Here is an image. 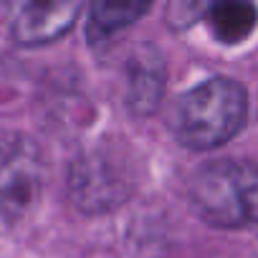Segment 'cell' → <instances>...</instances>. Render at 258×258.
Listing matches in <instances>:
<instances>
[{
	"instance_id": "6da1fadb",
	"label": "cell",
	"mask_w": 258,
	"mask_h": 258,
	"mask_svg": "<svg viewBox=\"0 0 258 258\" xmlns=\"http://www.w3.org/2000/svg\"><path fill=\"white\" fill-rule=\"evenodd\" d=\"M248 119V91L233 76H213L187 89L170 111V132L177 145L208 152L230 142Z\"/></svg>"
},
{
	"instance_id": "7a4b0ae2",
	"label": "cell",
	"mask_w": 258,
	"mask_h": 258,
	"mask_svg": "<svg viewBox=\"0 0 258 258\" xmlns=\"http://www.w3.org/2000/svg\"><path fill=\"white\" fill-rule=\"evenodd\" d=\"M190 210L208 225L245 230L255 223L258 175L248 160H210L187 185Z\"/></svg>"
},
{
	"instance_id": "3957f363",
	"label": "cell",
	"mask_w": 258,
	"mask_h": 258,
	"mask_svg": "<svg viewBox=\"0 0 258 258\" xmlns=\"http://www.w3.org/2000/svg\"><path fill=\"white\" fill-rule=\"evenodd\" d=\"M135 187L137 175L132 155L114 140L94 142L69 167L71 203L86 215H101L124 205Z\"/></svg>"
},
{
	"instance_id": "277c9868",
	"label": "cell",
	"mask_w": 258,
	"mask_h": 258,
	"mask_svg": "<svg viewBox=\"0 0 258 258\" xmlns=\"http://www.w3.org/2000/svg\"><path fill=\"white\" fill-rule=\"evenodd\" d=\"M46 157L41 145L18 129H0V235L26 223L46 187Z\"/></svg>"
},
{
	"instance_id": "5b68a950",
	"label": "cell",
	"mask_w": 258,
	"mask_h": 258,
	"mask_svg": "<svg viewBox=\"0 0 258 258\" xmlns=\"http://www.w3.org/2000/svg\"><path fill=\"white\" fill-rule=\"evenodd\" d=\"M79 0L69 3H26L13 18V41L18 46H43L69 33L81 16Z\"/></svg>"
},
{
	"instance_id": "8992f818",
	"label": "cell",
	"mask_w": 258,
	"mask_h": 258,
	"mask_svg": "<svg viewBox=\"0 0 258 258\" xmlns=\"http://www.w3.org/2000/svg\"><path fill=\"white\" fill-rule=\"evenodd\" d=\"M165 94V63L160 53L152 48L137 53L129 63V91H126V106L132 114L147 116L155 111V106L162 101Z\"/></svg>"
},
{
	"instance_id": "52a82bcc",
	"label": "cell",
	"mask_w": 258,
	"mask_h": 258,
	"mask_svg": "<svg viewBox=\"0 0 258 258\" xmlns=\"http://www.w3.org/2000/svg\"><path fill=\"white\" fill-rule=\"evenodd\" d=\"M150 11V3H94L86 18V38L94 48H99Z\"/></svg>"
},
{
	"instance_id": "ba28073f",
	"label": "cell",
	"mask_w": 258,
	"mask_h": 258,
	"mask_svg": "<svg viewBox=\"0 0 258 258\" xmlns=\"http://www.w3.org/2000/svg\"><path fill=\"white\" fill-rule=\"evenodd\" d=\"M205 21L220 43L235 46L253 33L255 8L250 3H215L205 8Z\"/></svg>"
}]
</instances>
